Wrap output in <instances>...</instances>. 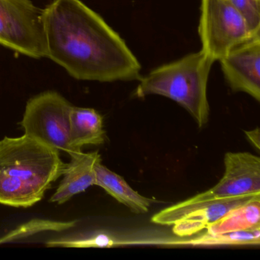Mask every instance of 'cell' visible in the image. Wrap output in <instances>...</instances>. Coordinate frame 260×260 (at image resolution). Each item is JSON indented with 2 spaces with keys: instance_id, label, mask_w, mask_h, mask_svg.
<instances>
[{
  "instance_id": "2e32d148",
  "label": "cell",
  "mask_w": 260,
  "mask_h": 260,
  "mask_svg": "<svg viewBox=\"0 0 260 260\" xmlns=\"http://www.w3.org/2000/svg\"><path fill=\"white\" fill-rule=\"evenodd\" d=\"M246 19L253 34L260 33V0H226Z\"/></svg>"
},
{
  "instance_id": "9c48e42d",
  "label": "cell",
  "mask_w": 260,
  "mask_h": 260,
  "mask_svg": "<svg viewBox=\"0 0 260 260\" xmlns=\"http://www.w3.org/2000/svg\"><path fill=\"white\" fill-rule=\"evenodd\" d=\"M71 161L65 165L61 182L50 202L62 205L74 196L95 185V167L102 162L99 151L77 152L71 155Z\"/></svg>"
},
{
  "instance_id": "6da1fadb",
  "label": "cell",
  "mask_w": 260,
  "mask_h": 260,
  "mask_svg": "<svg viewBox=\"0 0 260 260\" xmlns=\"http://www.w3.org/2000/svg\"><path fill=\"white\" fill-rule=\"evenodd\" d=\"M47 57L78 80H140L141 67L122 39L81 0L43 9Z\"/></svg>"
},
{
  "instance_id": "8fae6325",
  "label": "cell",
  "mask_w": 260,
  "mask_h": 260,
  "mask_svg": "<svg viewBox=\"0 0 260 260\" xmlns=\"http://www.w3.org/2000/svg\"><path fill=\"white\" fill-rule=\"evenodd\" d=\"M106 141L102 115L93 109L73 106L70 117V143L74 151H82L84 146L103 145Z\"/></svg>"
},
{
  "instance_id": "7a4b0ae2",
  "label": "cell",
  "mask_w": 260,
  "mask_h": 260,
  "mask_svg": "<svg viewBox=\"0 0 260 260\" xmlns=\"http://www.w3.org/2000/svg\"><path fill=\"white\" fill-rule=\"evenodd\" d=\"M60 152L23 135L0 140V204L29 208L63 173Z\"/></svg>"
},
{
  "instance_id": "52a82bcc",
  "label": "cell",
  "mask_w": 260,
  "mask_h": 260,
  "mask_svg": "<svg viewBox=\"0 0 260 260\" xmlns=\"http://www.w3.org/2000/svg\"><path fill=\"white\" fill-rule=\"evenodd\" d=\"M199 34L202 51L214 61L255 35L243 15L226 0H202Z\"/></svg>"
},
{
  "instance_id": "5b68a950",
  "label": "cell",
  "mask_w": 260,
  "mask_h": 260,
  "mask_svg": "<svg viewBox=\"0 0 260 260\" xmlns=\"http://www.w3.org/2000/svg\"><path fill=\"white\" fill-rule=\"evenodd\" d=\"M73 106L58 92L46 91L28 100L20 122L24 135L71 155L70 117Z\"/></svg>"
},
{
  "instance_id": "8992f818",
  "label": "cell",
  "mask_w": 260,
  "mask_h": 260,
  "mask_svg": "<svg viewBox=\"0 0 260 260\" xmlns=\"http://www.w3.org/2000/svg\"><path fill=\"white\" fill-rule=\"evenodd\" d=\"M0 45L31 58L47 57L43 10L31 0H0Z\"/></svg>"
},
{
  "instance_id": "277c9868",
  "label": "cell",
  "mask_w": 260,
  "mask_h": 260,
  "mask_svg": "<svg viewBox=\"0 0 260 260\" xmlns=\"http://www.w3.org/2000/svg\"><path fill=\"white\" fill-rule=\"evenodd\" d=\"M224 173L217 185L183 202L161 210L152 217L156 224L173 226L194 210L214 201L260 193V159L248 152H228L224 156Z\"/></svg>"
},
{
  "instance_id": "4fadbf2b",
  "label": "cell",
  "mask_w": 260,
  "mask_h": 260,
  "mask_svg": "<svg viewBox=\"0 0 260 260\" xmlns=\"http://www.w3.org/2000/svg\"><path fill=\"white\" fill-rule=\"evenodd\" d=\"M260 228V194L228 211L207 228L211 234Z\"/></svg>"
},
{
  "instance_id": "30bf717a",
  "label": "cell",
  "mask_w": 260,
  "mask_h": 260,
  "mask_svg": "<svg viewBox=\"0 0 260 260\" xmlns=\"http://www.w3.org/2000/svg\"><path fill=\"white\" fill-rule=\"evenodd\" d=\"M260 193L243 194L214 201L185 215L173 225V232L179 237H190L201 232L223 217L233 208L246 203Z\"/></svg>"
},
{
  "instance_id": "9a60e30c",
  "label": "cell",
  "mask_w": 260,
  "mask_h": 260,
  "mask_svg": "<svg viewBox=\"0 0 260 260\" xmlns=\"http://www.w3.org/2000/svg\"><path fill=\"white\" fill-rule=\"evenodd\" d=\"M260 228L249 231H234L223 234L205 233L188 242L194 246H247L259 245Z\"/></svg>"
},
{
  "instance_id": "7c38bea8",
  "label": "cell",
  "mask_w": 260,
  "mask_h": 260,
  "mask_svg": "<svg viewBox=\"0 0 260 260\" xmlns=\"http://www.w3.org/2000/svg\"><path fill=\"white\" fill-rule=\"evenodd\" d=\"M95 185L103 188L108 194L123 204L135 214H145L155 202L135 191L127 182L117 173L99 162L95 167Z\"/></svg>"
},
{
  "instance_id": "e0dca14e",
  "label": "cell",
  "mask_w": 260,
  "mask_h": 260,
  "mask_svg": "<svg viewBox=\"0 0 260 260\" xmlns=\"http://www.w3.org/2000/svg\"><path fill=\"white\" fill-rule=\"evenodd\" d=\"M245 135L248 141L250 142V144L256 149L257 150H259L260 149V132L259 128L256 127L254 130L245 131Z\"/></svg>"
},
{
  "instance_id": "5bb4252c",
  "label": "cell",
  "mask_w": 260,
  "mask_h": 260,
  "mask_svg": "<svg viewBox=\"0 0 260 260\" xmlns=\"http://www.w3.org/2000/svg\"><path fill=\"white\" fill-rule=\"evenodd\" d=\"M77 220H50V219L36 218L28 220L17 228L10 231L0 237V245L15 243L29 238L36 234L45 232H62L68 231L77 225Z\"/></svg>"
},
{
  "instance_id": "ba28073f",
  "label": "cell",
  "mask_w": 260,
  "mask_h": 260,
  "mask_svg": "<svg viewBox=\"0 0 260 260\" xmlns=\"http://www.w3.org/2000/svg\"><path fill=\"white\" fill-rule=\"evenodd\" d=\"M219 60L231 89L259 102L260 34L236 47Z\"/></svg>"
},
{
  "instance_id": "3957f363",
  "label": "cell",
  "mask_w": 260,
  "mask_h": 260,
  "mask_svg": "<svg viewBox=\"0 0 260 260\" xmlns=\"http://www.w3.org/2000/svg\"><path fill=\"white\" fill-rule=\"evenodd\" d=\"M214 62L202 50L159 67L140 79L135 95L167 97L188 111L199 127H203L209 119L207 86Z\"/></svg>"
}]
</instances>
